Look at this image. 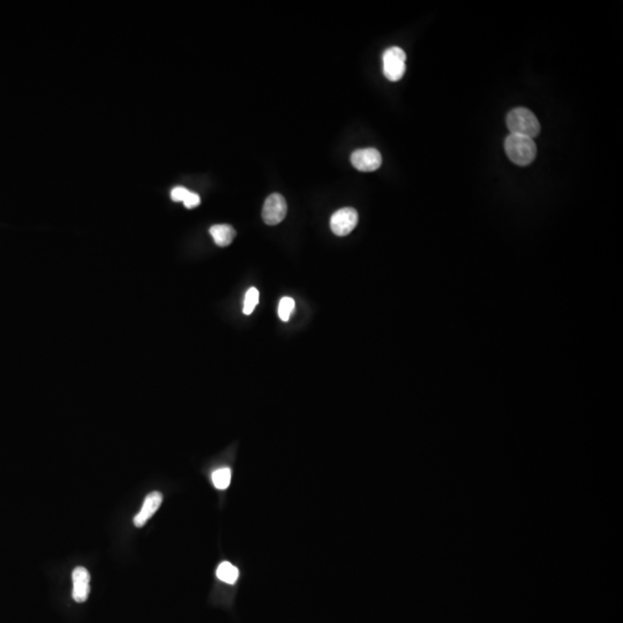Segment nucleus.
<instances>
[{
	"label": "nucleus",
	"instance_id": "f257e3e1",
	"mask_svg": "<svg viewBox=\"0 0 623 623\" xmlns=\"http://www.w3.org/2000/svg\"><path fill=\"white\" fill-rule=\"evenodd\" d=\"M505 151L509 160L519 166L531 164L537 156V146L534 139L516 134L507 136Z\"/></svg>",
	"mask_w": 623,
	"mask_h": 623
},
{
	"label": "nucleus",
	"instance_id": "f03ea898",
	"mask_svg": "<svg viewBox=\"0 0 623 623\" xmlns=\"http://www.w3.org/2000/svg\"><path fill=\"white\" fill-rule=\"evenodd\" d=\"M507 126L512 134L534 139L540 133V124L534 112L524 108L514 109L507 116Z\"/></svg>",
	"mask_w": 623,
	"mask_h": 623
},
{
	"label": "nucleus",
	"instance_id": "7ed1b4c3",
	"mask_svg": "<svg viewBox=\"0 0 623 623\" xmlns=\"http://www.w3.org/2000/svg\"><path fill=\"white\" fill-rule=\"evenodd\" d=\"M384 74L389 81H400L405 73V61L406 54L401 47H389L384 51Z\"/></svg>",
	"mask_w": 623,
	"mask_h": 623
},
{
	"label": "nucleus",
	"instance_id": "20e7f679",
	"mask_svg": "<svg viewBox=\"0 0 623 623\" xmlns=\"http://www.w3.org/2000/svg\"><path fill=\"white\" fill-rule=\"evenodd\" d=\"M287 201L281 194L274 193L265 199L263 209H262V219L268 226L280 224L287 216Z\"/></svg>",
	"mask_w": 623,
	"mask_h": 623
},
{
	"label": "nucleus",
	"instance_id": "39448f33",
	"mask_svg": "<svg viewBox=\"0 0 623 623\" xmlns=\"http://www.w3.org/2000/svg\"><path fill=\"white\" fill-rule=\"evenodd\" d=\"M358 224V212L353 208H342L330 219V228L336 236L344 237Z\"/></svg>",
	"mask_w": 623,
	"mask_h": 623
},
{
	"label": "nucleus",
	"instance_id": "423d86ee",
	"mask_svg": "<svg viewBox=\"0 0 623 623\" xmlns=\"http://www.w3.org/2000/svg\"><path fill=\"white\" fill-rule=\"evenodd\" d=\"M351 163L357 170L362 172L376 171L382 164V157L379 151L374 148H365L353 151Z\"/></svg>",
	"mask_w": 623,
	"mask_h": 623
},
{
	"label": "nucleus",
	"instance_id": "0eeeda50",
	"mask_svg": "<svg viewBox=\"0 0 623 623\" xmlns=\"http://www.w3.org/2000/svg\"><path fill=\"white\" fill-rule=\"evenodd\" d=\"M73 599L76 602H85L90 592V573L86 568L78 567L73 570Z\"/></svg>",
	"mask_w": 623,
	"mask_h": 623
},
{
	"label": "nucleus",
	"instance_id": "6e6552de",
	"mask_svg": "<svg viewBox=\"0 0 623 623\" xmlns=\"http://www.w3.org/2000/svg\"><path fill=\"white\" fill-rule=\"evenodd\" d=\"M162 501H163V495L160 492H153L151 494H148L140 512L134 517V525L136 527H144L155 512H157L160 505H162Z\"/></svg>",
	"mask_w": 623,
	"mask_h": 623
},
{
	"label": "nucleus",
	"instance_id": "1a4fd4ad",
	"mask_svg": "<svg viewBox=\"0 0 623 623\" xmlns=\"http://www.w3.org/2000/svg\"><path fill=\"white\" fill-rule=\"evenodd\" d=\"M209 232L214 238L216 245L221 246V248L229 246L232 243L233 239H234V237H236V231H234L232 226H228V224H219V226H212L210 230H209Z\"/></svg>",
	"mask_w": 623,
	"mask_h": 623
},
{
	"label": "nucleus",
	"instance_id": "9d476101",
	"mask_svg": "<svg viewBox=\"0 0 623 623\" xmlns=\"http://www.w3.org/2000/svg\"><path fill=\"white\" fill-rule=\"evenodd\" d=\"M216 576L228 584H234L239 577V570L232 563L222 562L216 570Z\"/></svg>",
	"mask_w": 623,
	"mask_h": 623
},
{
	"label": "nucleus",
	"instance_id": "9b49d317",
	"mask_svg": "<svg viewBox=\"0 0 623 623\" xmlns=\"http://www.w3.org/2000/svg\"><path fill=\"white\" fill-rule=\"evenodd\" d=\"M212 478L214 486L217 490H226L231 483V470L229 468L216 470L215 472L212 473Z\"/></svg>",
	"mask_w": 623,
	"mask_h": 623
},
{
	"label": "nucleus",
	"instance_id": "f8f14e48",
	"mask_svg": "<svg viewBox=\"0 0 623 623\" xmlns=\"http://www.w3.org/2000/svg\"><path fill=\"white\" fill-rule=\"evenodd\" d=\"M294 309V300L290 297H284L281 299L278 305V316L282 321H289L290 316Z\"/></svg>",
	"mask_w": 623,
	"mask_h": 623
},
{
	"label": "nucleus",
	"instance_id": "ddd939ff",
	"mask_svg": "<svg viewBox=\"0 0 623 623\" xmlns=\"http://www.w3.org/2000/svg\"><path fill=\"white\" fill-rule=\"evenodd\" d=\"M259 303V291L255 287H251L246 292L244 301V314L250 316L252 312L254 311L255 306Z\"/></svg>",
	"mask_w": 623,
	"mask_h": 623
},
{
	"label": "nucleus",
	"instance_id": "4468645a",
	"mask_svg": "<svg viewBox=\"0 0 623 623\" xmlns=\"http://www.w3.org/2000/svg\"><path fill=\"white\" fill-rule=\"evenodd\" d=\"M190 190L185 188L183 186H177L171 190V197L172 200L176 201V202H184L185 197H187Z\"/></svg>",
	"mask_w": 623,
	"mask_h": 623
},
{
	"label": "nucleus",
	"instance_id": "2eb2a0df",
	"mask_svg": "<svg viewBox=\"0 0 623 623\" xmlns=\"http://www.w3.org/2000/svg\"><path fill=\"white\" fill-rule=\"evenodd\" d=\"M200 197H199L197 193H193V192H188L187 197H185V200H184V204H185V207L188 208V209H190V208L197 207V206H199V204H200Z\"/></svg>",
	"mask_w": 623,
	"mask_h": 623
}]
</instances>
